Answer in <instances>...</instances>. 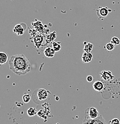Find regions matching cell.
Returning a JSON list of instances; mask_svg holds the SVG:
<instances>
[{
    "label": "cell",
    "instance_id": "cell-7",
    "mask_svg": "<svg viewBox=\"0 0 120 124\" xmlns=\"http://www.w3.org/2000/svg\"><path fill=\"white\" fill-rule=\"evenodd\" d=\"M101 78L105 81H110L114 79V75L110 70H102L100 72Z\"/></svg>",
    "mask_w": 120,
    "mask_h": 124
},
{
    "label": "cell",
    "instance_id": "cell-17",
    "mask_svg": "<svg viewBox=\"0 0 120 124\" xmlns=\"http://www.w3.org/2000/svg\"><path fill=\"white\" fill-rule=\"evenodd\" d=\"M111 42L112 43H113L115 46H118V45L120 44V38H118V37H112Z\"/></svg>",
    "mask_w": 120,
    "mask_h": 124
},
{
    "label": "cell",
    "instance_id": "cell-18",
    "mask_svg": "<svg viewBox=\"0 0 120 124\" xmlns=\"http://www.w3.org/2000/svg\"><path fill=\"white\" fill-rule=\"evenodd\" d=\"M111 124H120V120L118 118H113L110 122Z\"/></svg>",
    "mask_w": 120,
    "mask_h": 124
},
{
    "label": "cell",
    "instance_id": "cell-14",
    "mask_svg": "<svg viewBox=\"0 0 120 124\" xmlns=\"http://www.w3.org/2000/svg\"><path fill=\"white\" fill-rule=\"evenodd\" d=\"M27 113L29 116H33L37 113V108H30L27 110Z\"/></svg>",
    "mask_w": 120,
    "mask_h": 124
},
{
    "label": "cell",
    "instance_id": "cell-19",
    "mask_svg": "<svg viewBox=\"0 0 120 124\" xmlns=\"http://www.w3.org/2000/svg\"><path fill=\"white\" fill-rule=\"evenodd\" d=\"M86 79H87V82H91L93 81L94 78H93V77L92 75H88L87 77V78H86Z\"/></svg>",
    "mask_w": 120,
    "mask_h": 124
},
{
    "label": "cell",
    "instance_id": "cell-4",
    "mask_svg": "<svg viewBox=\"0 0 120 124\" xmlns=\"http://www.w3.org/2000/svg\"><path fill=\"white\" fill-rule=\"evenodd\" d=\"M82 124H108L104 117L100 115L99 117L93 119H84Z\"/></svg>",
    "mask_w": 120,
    "mask_h": 124
},
{
    "label": "cell",
    "instance_id": "cell-3",
    "mask_svg": "<svg viewBox=\"0 0 120 124\" xmlns=\"http://www.w3.org/2000/svg\"><path fill=\"white\" fill-rule=\"evenodd\" d=\"M100 115V114L97 108L95 107H91V108H87L85 110L84 119H93L99 117Z\"/></svg>",
    "mask_w": 120,
    "mask_h": 124
},
{
    "label": "cell",
    "instance_id": "cell-1",
    "mask_svg": "<svg viewBox=\"0 0 120 124\" xmlns=\"http://www.w3.org/2000/svg\"><path fill=\"white\" fill-rule=\"evenodd\" d=\"M8 63L10 69L17 75H24L31 71V62L26 56L23 54L11 55Z\"/></svg>",
    "mask_w": 120,
    "mask_h": 124
},
{
    "label": "cell",
    "instance_id": "cell-11",
    "mask_svg": "<svg viewBox=\"0 0 120 124\" xmlns=\"http://www.w3.org/2000/svg\"><path fill=\"white\" fill-rule=\"evenodd\" d=\"M8 55L6 53L1 52L0 53V64L3 65L5 64L8 60Z\"/></svg>",
    "mask_w": 120,
    "mask_h": 124
},
{
    "label": "cell",
    "instance_id": "cell-13",
    "mask_svg": "<svg viewBox=\"0 0 120 124\" xmlns=\"http://www.w3.org/2000/svg\"><path fill=\"white\" fill-rule=\"evenodd\" d=\"M93 44L91 42H84V52H88V53H91V51H92L93 49Z\"/></svg>",
    "mask_w": 120,
    "mask_h": 124
},
{
    "label": "cell",
    "instance_id": "cell-15",
    "mask_svg": "<svg viewBox=\"0 0 120 124\" xmlns=\"http://www.w3.org/2000/svg\"><path fill=\"white\" fill-rule=\"evenodd\" d=\"M22 99L23 101H24V103H28L30 102L31 100V96L30 94L25 93V94L23 95Z\"/></svg>",
    "mask_w": 120,
    "mask_h": 124
},
{
    "label": "cell",
    "instance_id": "cell-10",
    "mask_svg": "<svg viewBox=\"0 0 120 124\" xmlns=\"http://www.w3.org/2000/svg\"><path fill=\"white\" fill-rule=\"evenodd\" d=\"M93 57V55L91 53H88V52H84L82 54V61L83 63H90L92 60Z\"/></svg>",
    "mask_w": 120,
    "mask_h": 124
},
{
    "label": "cell",
    "instance_id": "cell-8",
    "mask_svg": "<svg viewBox=\"0 0 120 124\" xmlns=\"http://www.w3.org/2000/svg\"><path fill=\"white\" fill-rule=\"evenodd\" d=\"M56 51H55L52 46H47L44 51L45 56L47 58H53L55 57Z\"/></svg>",
    "mask_w": 120,
    "mask_h": 124
},
{
    "label": "cell",
    "instance_id": "cell-16",
    "mask_svg": "<svg viewBox=\"0 0 120 124\" xmlns=\"http://www.w3.org/2000/svg\"><path fill=\"white\" fill-rule=\"evenodd\" d=\"M115 46H115L113 43H112L111 42H110L106 45L105 48L108 51H112V50H114L115 48Z\"/></svg>",
    "mask_w": 120,
    "mask_h": 124
},
{
    "label": "cell",
    "instance_id": "cell-5",
    "mask_svg": "<svg viewBox=\"0 0 120 124\" xmlns=\"http://www.w3.org/2000/svg\"><path fill=\"white\" fill-rule=\"evenodd\" d=\"M27 29V26L26 23H22L20 24H16L13 29V32L16 33L17 35H23Z\"/></svg>",
    "mask_w": 120,
    "mask_h": 124
},
{
    "label": "cell",
    "instance_id": "cell-9",
    "mask_svg": "<svg viewBox=\"0 0 120 124\" xmlns=\"http://www.w3.org/2000/svg\"><path fill=\"white\" fill-rule=\"evenodd\" d=\"M93 88L94 90L97 92H100L102 91L104 88V83L102 81H96L94 82L93 84Z\"/></svg>",
    "mask_w": 120,
    "mask_h": 124
},
{
    "label": "cell",
    "instance_id": "cell-12",
    "mask_svg": "<svg viewBox=\"0 0 120 124\" xmlns=\"http://www.w3.org/2000/svg\"><path fill=\"white\" fill-rule=\"evenodd\" d=\"M51 46L55 50L56 52H59L62 48V45L60 42H56V41H53L51 42Z\"/></svg>",
    "mask_w": 120,
    "mask_h": 124
},
{
    "label": "cell",
    "instance_id": "cell-6",
    "mask_svg": "<svg viewBox=\"0 0 120 124\" xmlns=\"http://www.w3.org/2000/svg\"><path fill=\"white\" fill-rule=\"evenodd\" d=\"M111 11V10H109V9H108V7H99L96 10V13L99 19H104V18L107 17L109 11Z\"/></svg>",
    "mask_w": 120,
    "mask_h": 124
},
{
    "label": "cell",
    "instance_id": "cell-2",
    "mask_svg": "<svg viewBox=\"0 0 120 124\" xmlns=\"http://www.w3.org/2000/svg\"><path fill=\"white\" fill-rule=\"evenodd\" d=\"M48 91L43 88L37 89L32 94L33 101L37 104H41L48 97Z\"/></svg>",
    "mask_w": 120,
    "mask_h": 124
}]
</instances>
